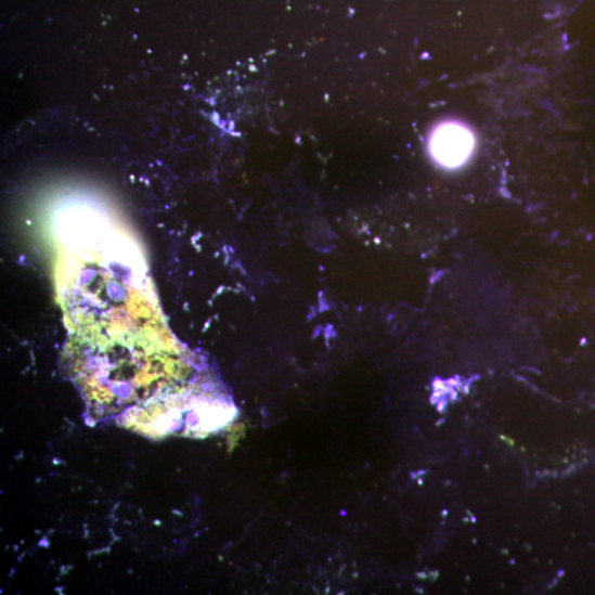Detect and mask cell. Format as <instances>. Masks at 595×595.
<instances>
[{
    "label": "cell",
    "instance_id": "cell-1",
    "mask_svg": "<svg viewBox=\"0 0 595 595\" xmlns=\"http://www.w3.org/2000/svg\"><path fill=\"white\" fill-rule=\"evenodd\" d=\"M475 144V137L468 127L460 122L448 121L432 131L429 151L439 165L453 169L470 158Z\"/></svg>",
    "mask_w": 595,
    "mask_h": 595
}]
</instances>
